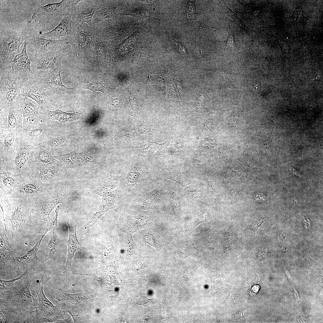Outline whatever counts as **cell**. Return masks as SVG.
Here are the masks:
<instances>
[{"label":"cell","mask_w":323,"mask_h":323,"mask_svg":"<svg viewBox=\"0 0 323 323\" xmlns=\"http://www.w3.org/2000/svg\"><path fill=\"white\" fill-rule=\"evenodd\" d=\"M291 169L294 174L296 176L299 177L300 178H303L300 172L291 165Z\"/></svg>","instance_id":"34"},{"label":"cell","mask_w":323,"mask_h":323,"mask_svg":"<svg viewBox=\"0 0 323 323\" xmlns=\"http://www.w3.org/2000/svg\"><path fill=\"white\" fill-rule=\"evenodd\" d=\"M112 105L115 107H118L120 104L121 101L120 99L118 98L115 99H112Z\"/></svg>","instance_id":"33"},{"label":"cell","mask_w":323,"mask_h":323,"mask_svg":"<svg viewBox=\"0 0 323 323\" xmlns=\"http://www.w3.org/2000/svg\"><path fill=\"white\" fill-rule=\"evenodd\" d=\"M51 129L50 122L47 119L43 118L36 125L23 129L17 135L20 139L29 145L36 146L42 144Z\"/></svg>","instance_id":"10"},{"label":"cell","mask_w":323,"mask_h":323,"mask_svg":"<svg viewBox=\"0 0 323 323\" xmlns=\"http://www.w3.org/2000/svg\"><path fill=\"white\" fill-rule=\"evenodd\" d=\"M99 3V0H78L69 12L73 22L92 26L93 18Z\"/></svg>","instance_id":"8"},{"label":"cell","mask_w":323,"mask_h":323,"mask_svg":"<svg viewBox=\"0 0 323 323\" xmlns=\"http://www.w3.org/2000/svg\"><path fill=\"white\" fill-rule=\"evenodd\" d=\"M55 295L56 299L58 301L70 302L72 304L93 297V295L87 291L77 293L71 294L65 292L61 288L58 289Z\"/></svg>","instance_id":"23"},{"label":"cell","mask_w":323,"mask_h":323,"mask_svg":"<svg viewBox=\"0 0 323 323\" xmlns=\"http://www.w3.org/2000/svg\"><path fill=\"white\" fill-rule=\"evenodd\" d=\"M83 87L91 90L93 92L99 91L103 94H104L106 89L105 85L103 83L95 80H93L89 84L84 85Z\"/></svg>","instance_id":"30"},{"label":"cell","mask_w":323,"mask_h":323,"mask_svg":"<svg viewBox=\"0 0 323 323\" xmlns=\"http://www.w3.org/2000/svg\"><path fill=\"white\" fill-rule=\"evenodd\" d=\"M61 68L47 71L40 72L35 74L45 90L59 93L66 92L70 88L65 86L62 82L60 73Z\"/></svg>","instance_id":"12"},{"label":"cell","mask_w":323,"mask_h":323,"mask_svg":"<svg viewBox=\"0 0 323 323\" xmlns=\"http://www.w3.org/2000/svg\"><path fill=\"white\" fill-rule=\"evenodd\" d=\"M69 229V237L67 242L68 246L66 262L65 267L60 273L63 283H66L68 276L70 273H74L72 270L71 264L72 258L76 251L78 249L83 250V247L78 242L76 235V226L68 225Z\"/></svg>","instance_id":"13"},{"label":"cell","mask_w":323,"mask_h":323,"mask_svg":"<svg viewBox=\"0 0 323 323\" xmlns=\"http://www.w3.org/2000/svg\"><path fill=\"white\" fill-rule=\"evenodd\" d=\"M77 0H62L44 6L38 5L33 10L32 16L35 22L50 28H55L66 14L68 13Z\"/></svg>","instance_id":"3"},{"label":"cell","mask_w":323,"mask_h":323,"mask_svg":"<svg viewBox=\"0 0 323 323\" xmlns=\"http://www.w3.org/2000/svg\"><path fill=\"white\" fill-rule=\"evenodd\" d=\"M188 4V6L186 9L187 15H188V16L189 15H191L194 17V15L196 13L194 4L191 2H189Z\"/></svg>","instance_id":"32"},{"label":"cell","mask_w":323,"mask_h":323,"mask_svg":"<svg viewBox=\"0 0 323 323\" xmlns=\"http://www.w3.org/2000/svg\"><path fill=\"white\" fill-rule=\"evenodd\" d=\"M35 50L34 56L65 48L72 41L68 39L53 40L39 37L36 35L27 36Z\"/></svg>","instance_id":"11"},{"label":"cell","mask_w":323,"mask_h":323,"mask_svg":"<svg viewBox=\"0 0 323 323\" xmlns=\"http://www.w3.org/2000/svg\"><path fill=\"white\" fill-rule=\"evenodd\" d=\"M33 267H31L27 269L25 272L19 277L8 280H0V293L10 290L17 281L25 279L31 275H34L35 269Z\"/></svg>","instance_id":"27"},{"label":"cell","mask_w":323,"mask_h":323,"mask_svg":"<svg viewBox=\"0 0 323 323\" xmlns=\"http://www.w3.org/2000/svg\"><path fill=\"white\" fill-rule=\"evenodd\" d=\"M37 110L32 113L23 116V129L34 126L40 122L43 118Z\"/></svg>","instance_id":"28"},{"label":"cell","mask_w":323,"mask_h":323,"mask_svg":"<svg viewBox=\"0 0 323 323\" xmlns=\"http://www.w3.org/2000/svg\"><path fill=\"white\" fill-rule=\"evenodd\" d=\"M43 278L38 282L33 284L37 294L38 303L35 307V310H32L30 314L33 323H50L54 322L61 316L62 313L57 306L46 297L44 294L43 287Z\"/></svg>","instance_id":"4"},{"label":"cell","mask_w":323,"mask_h":323,"mask_svg":"<svg viewBox=\"0 0 323 323\" xmlns=\"http://www.w3.org/2000/svg\"><path fill=\"white\" fill-rule=\"evenodd\" d=\"M22 119L18 107L0 108V133L19 134L23 130Z\"/></svg>","instance_id":"7"},{"label":"cell","mask_w":323,"mask_h":323,"mask_svg":"<svg viewBox=\"0 0 323 323\" xmlns=\"http://www.w3.org/2000/svg\"><path fill=\"white\" fill-rule=\"evenodd\" d=\"M244 314V313L243 311L237 313L236 314V317L237 318L239 317L240 316H243Z\"/></svg>","instance_id":"35"},{"label":"cell","mask_w":323,"mask_h":323,"mask_svg":"<svg viewBox=\"0 0 323 323\" xmlns=\"http://www.w3.org/2000/svg\"><path fill=\"white\" fill-rule=\"evenodd\" d=\"M33 276L17 281L10 290L1 293L0 304L11 311L30 316V312L36 305L30 290Z\"/></svg>","instance_id":"2"},{"label":"cell","mask_w":323,"mask_h":323,"mask_svg":"<svg viewBox=\"0 0 323 323\" xmlns=\"http://www.w3.org/2000/svg\"><path fill=\"white\" fill-rule=\"evenodd\" d=\"M46 90L35 76L28 78L20 91V95L30 98L37 104L43 112H46L54 104V101L45 93Z\"/></svg>","instance_id":"5"},{"label":"cell","mask_w":323,"mask_h":323,"mask_svg":"<svg viewBox=\"0 0 323 323\" xmlns=\"http://www.w3.org/2000/svg\"><path fill=\"white\" fill-rule=\"evenodd\" d=\"M148 146L143 149H135L134 152L139 156L145 158L149 162L153 161L156 159L161 151L162 145L153 142L148 141Z\"/></svg>","instance_id":"24"},{"label":"cell","mask_w":323,"mask_h":323,"mask_svg":"<svg viewBox=\"0 0 323 323\" xmlns=\"http://www.w3.org/2000/svg\"><path fill=\"white\" fill-rule=\"evenodd\" d=\"M68 46L34 56L33 62V73L35 74L61 68L60 66L62 61V53Z\"/></svg>","instance_id":"9"},{"label":"cell","mask_w":323,"mask_h":323,"mask_svg":"<svg viewBox=\"0 0 323 323\" xmlns=\"http://www.w3.org/2000/svg\"><path fill=\"white\" fill-rule=\"evenodd\" d=\"M51 151L42 144L33 146L31 150L32 163L38 166H49L57 164L52 156Z\"/></svg>","instance_id":"19"},{"label":"cell","mask_w":323,"mask_h":323,"mask_svg":"<svg viewBox=\"0 0 323 323\" xmlns=\"http://www.w3.org/2000/svg\"><path fill=\"white\" fill-rule=\"evenodd\" d=\"M72 26L74 39L73 42L79 48H83L87 45L94 33L95 28L85 23L73 22Z\"/></svg>","instance_id":"18"},{"label":"cell","mask_w":323,"mask_h":323,"mask_svg":"<svg viewBox=\"0 0 323 323\" xmlns=\"http://www.w3.org/2000/svg\"><path fill=\"white\" fill-rule=\"evenodd\" d=\"M72 23V20L69 13L64 16L58 25L52 30L47 33H41L36 36L53 40H60L61 37H65L74 42V39L73 32Z\"/></svg>","instance_id":"14"},{"label":"cell","mask_w":323,"mask_h":323,"mask_svg":"<svg viewBox=\"0 0 323 323\" xmlns=\"http://www.w3.org/2000/svg\"><path fill=\"white\" fill-rule=\"evenodd\" d=\"M26 45V41L25 40L21 52L15 57L11 63L15 67L26 74L29 78L33 77L35 75L31 69V62L27 53Z\"/></svg>","instance_id":"21"},{"label":"cell","mask_w":323,"mask_h":323,"mask_svg":"<svg viewBox=\"0 0 323 323\" xmlns=\"http://www.w3.org/2000/svg\"><path fill=\"white\" fill-rule=\"evenodd\" d=\"M80 115V113L77 112L68 113L60 109H57L49 111L47 116L49 119L65 123L78 119L79 118Z\"/></svg>","instance_id":"25"},{"label":"cell","mask_w":323,"mask_h":323,"mask_svg":"<svg viewBox=\"0 0 323 323\" xmlns=\"http://www.w3.org/2000/svg\"><path fill=\"white\" fill-rule=\"evenodd\" d=\"M103 199V202L98 211L88 222L85 227L83 234L88 232L91 228L96 223L103 214L110 209L117 210L119 207L120 199L115 192H109L106 193Z\"/></svg>","instance_id":"16"},{"label":"cell","mask_w":323,"mask_h":323,"mask_svg":"<svg viewBox=\"0 0 323 323\" xmlns=\"http://www.w3.org/2000/svg\"><path fill=\"white\" fill-rule=\"evenodd\" d=\"M27 38L24 33L18 31H10L0 35V62L12 61L19 53L23 41Z\"/></svg>","instance_id":"6"},{"label":"cell","mask_w":323,"mask_h":323,"mask_svg":"<svg viewBox=\"0 0 323 323\" xmlns=\"http://www.w3.org/2000/svg\"><path fill=\"white\" fill-rule=\"evenodd\" d=\"M20 138L14 132L0 133L1 156L4 158H12L19 145Z\"/></svg>","instance_id":"17"},{"label":"cell","mask_w":323,"mask_h":323,"mask_svg":"<svg viewBox=\"0 0 323 323\" xmlns=\"http://www.w3.org/2000/svg\"><path fill=\"white\" fill-rule=\"evenodd\" d=\"M1 323H33L30 316H26L11 311L0 304Z\"/></svg>","instance_id":"22"},{"label":"cell","mask_w":323,"mask_h":323,"mask_svg":"<svg viewBox=\"0 0 323 323\" xmlns=\"http://www.w3.org/2000/svg\"><path fill=\"white\" fill-rule=\"evenodd\" d=\"M18 107L23 116L32 113L40 108L33 100L21 96Z\"/></svg>","instance_id":"26"},{"label":"cell","mask_w":323,"mask_h":323,"mask_svg":"<svg viewBox=\"0 0 323 323\" xmlns=\"http://www.w3.org/2000/svg\"><path fill=\"white\" fill-rule=\"evenodd\" d=\"M57 226H54L51 230V236L49 241L45 253V261H47L51 258L54 253L56 249V228Z\"/></svg>","instance_id":"29"},{"label":"cell","mask_w":323,"mask_h":323,"mask_svg":"<svg viewBox=\"0 0 323 323\" xmlns=\"http://www.w3.org/2000/svg\"><path fill=\"white\" fill-rule=\"evenodd\" d=\"M264 220H260L254 222L251 225H249V228L252 231H257L258 228L264 222Z\"/></svg>","instance_id":"31"},{"label":"cell","mask_w":323,"mask_h":323,"mask_svg":"<svg viewBox=\"0 0 323 323\" xmlns=\"http://www.w3.org/2000/svg\"><path fill=\"white\" fill-rule=\"evenodd\" d=\"M11 61L0 62V108L18 107L22 87L28 78Z\"/></svg>","instance_id":"1"},{"label":"cell","mask_w":323,"mask_h":323,"mask_svg":"<svg viewBox=\"0 0 323 323\" xmlns=\"http://www.w3.org/2000/svg\"><path fill=\"white\" fill-rule=\"evenodd\" d=\"M49 230L48 228L35 246L25 255L22 257L15 258L16 272H19L26 270L33 266L37 263L39 260V258L36 255L37 251L43 238Z\"/></svg>","instance_id":"20"},{"label":"cell","mask_w":323,"mask_h":323,"mask_svg":"<svg viewBox=\"0 0 323 323\" xmlns=\"http://www.w3.org/2000/svg\"><path fill=\"white\" fill-rule=\"evenodd\" d=\"M14 250L10 245L6 234L0 235V276L11 269L16 270Z\"/></svg>","instance_id":"15"}]
</instances>
